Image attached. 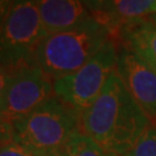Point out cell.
Returning a JSON list of instances; mask_svg holds the SVG:
<instances>
[{"label":"cell","mask_w":156,"mask_h":156,"mask_svg":"<svg viewBox=\"0 0 156 156\" xmlns=\"http://www.w3.org/2000/svg\"><path fill=\"white\" fill-rule=\"evenodd\" d=\"M153 123L113 72L97 100L80 113V132L123 156Z\"/></svg>","instance_id":"obj_1"},{"label":"cell","mask_w":156,"mask_h":156,"mask_svg":"<svg viewBox=\"0 0 156 156\" xmlns=\"http://www.w3.org/2000/svg\"><path fill=\"white\" fill-rule=\"evenodd\" d=\"M113 31L93 15L75 28L48 35L38 45L35 62L55 81L78 71L112 39Z\"/></svg>","instance_id":"obj_2"},{"label":"cell","mask_w":156,"mask_h":156,"mask_svg":"<svg viewBox=\"0 0 156 156\" xmlns=\"http://www.w3.org/2000/svg\"><path fill=\"white\" fill-rule=\"evenodd\" d=\"M13 142L33 156L59 153L80 131V113L57 96L12 122Z\"/></svg>","instance_id":"obj_3"},{"label":"cell","mask_w":156,"mask_h":156,"mask_svg":"<svg viewBox=\"0 0 156 156\" xmlns=\"http://www.w3.org/2000/svg\"><path fill=\"white\" fill-rule=\"evenodd\" d=\"M46 36L36 1H13L0 29V66L11 71L34 64Z\"/></svg>","instance_id":"obj_4"},{"label":"cell","mask_w":156,"mask_h":156,"mask_svg":"<svg viewBox=\"0 0 156 156\" xmlns=\"http://www.w3.org/2000/svg\"><path fill=\"white\" fill-rule=\"evenodd\" d=\"M117 55L118 46L111 39L78 71L55 80V96L81 113L97 100L116 72Z\"/></svg>","instance_id":"obj_5"},{"label":"cell","mask_w":156,"mask_h":156,"mask_svg":"<svg viewBox=\"0 0 156 156\" xmlns=\"http://www.w3.org/2000/svg\"><path fill=\"white\" fill-rule=\"evenodd\" d=\"M55 95L53 81L36 64L7 71L0 113L11 122L26 116Z\"/></svg>","instance_id":"obj_6"},{"label":"cell","mask_w":156,"mask_h":156,"mask_svg":"<svg viewBox=\"0 0 156 156\" xmlns=\"http://www.w3.org/2000/svg\"><path fill=\"white\" fill-rule=\"evenodd\" d=\"M116 72L138 105L156 122V73L125 45L118 48Z\"/></svg>","instance_id":"obj_7"},{"label":"cell","mask_w":156,"mask_h":156,"mask_svg":"<svg viewBox=\"0 0 156 156\" xmlns=\"http://www.w3.org/2000/svg\"><path fill=\"white\" fill-rule=\"evenodd\" d=\"M36 5L48 35L67 31L93 16L87 1L39 0L36 1Z\"/></svg>","instance_id":"obj_8"},{"label":"cell","mask_w":156,"mask_h":156,"mask_svg":"<svg viewBox=\"0 0 156 156\" xmlns=\"http://www.w3.org/2000/svg\"><path fill=\"white\" fill-rule=\"evenodd\" d=\"M93 15L105 23L112 31L125 22L147 19L156 14V0H116L87 1Z\"/></svg>","instance_id":"obj_9"},{"label":"cell","mask_w":156,"mask_h":156,"mask_svg":"<svg viewBox=\"0 0 156 156\" xmlns=\"http://www.w3.org/2000/svg\"><path fill=\"white\" fill-rule=\"evenodd\" d=\"M117 33L123 45L139 57L156 73V26L148 19L123 23Z\"/></svg>","instance_id":"obj_10"},{"label":"cell","mask_w":156,"mask_h":156,"mask_svg":"<svg viewBox=\"0 0 156 156\" xmlns=\"http://www.w3.org/2000/svg\"><path fill=\"white\" fill-rule=\"evenodd\" d=\"M62 151L65 156H119L104 149L80 131L67 142Z\"/></svg>","instance_id":"obj_11"},{"label":"cell","mask_w":156,"mask_h":156,"mask_svg":"<svg viewBox=\"0 0 156 156\" xmlns=\"http://www.w3.org/2000/svg\"><path fill=\"white\" fill-rule=\"evenodd\" d=\"M123 156H156V122L149 125L135 145Z\"/></svg>","instance_id":"obj_12"},{"label":"cell","mask_w":156,"mask_h":156,"mask_svg":"<svg viewBox=\"0 0 156 156\" xmlns=\"http://www.w3.org/2000/svg\"><path fill=\"white\" fill-rule=\"evenodd\" d=\"M13 142V125L9 119L0 113V147Z\"/></svg>","instance_id":"obj_13"},{"label":"cell","mask_w":156,"mask_h":156,"mask_svg":"<svg viewBox=\"0 0 156 156\" xmlns=\"http://www.w3.org/2000/svg\"><path fill=\"white\" fill-rule=\"evenodd\" d=\"M0 156H33L15 142L0 147Z\"/></svg>","instance_id":"obj_14"},{"label":"cell","mask_w":156,"mask_h":156,"mask_svg":"<svg viewBox=\"0 0 156 156\" xmlns=\"http://www.w3.org/2000/svg\"><path fill=\"white\" fill-rule=\"evenodd\" d=\"M13 1H7V0H0V29L1 26L5 21V17L7 15V13L11 8Z\"/></svg>","instance_id":"obj_15"},{"label":"cell","mask_w":156,"mask_h":156,"mask_svg":"<svg viewBox=\"0 0 156 156\" xmlns=\"http://www.w3.org/2000/svg\"><path fill=\"white\" fill-rule=\"evenodd\" d=\"M6 81H7V71L0 66V101H1V97H2V94H4Z\"/></svg>","instance_id":"obj_16"},{"label":"cell","mask_w":156,"mask_h":156,"mask_svg":"<svg viewBox=\"0 0 156 156\" xmlns=\"http://www.w3.org/2000/svg\"><path fill=\"white\" fill-rule=\"evenodd\" d=\"M147 19H148L149 21H151V22H153L156 26V14H153V15H151V16L147 17Z\"/></svg>","instance_id":"obj_17"},{"label":"cell","mask_w":156,"mask_h":156,"mask_svg":"<svg viewBox=\"0 0 156 156\" xmlns=\"http://www.w3.org/2000/svg\"><path fill=\"white\" fill-rule=\"evenodd\" d=\"M48 156H65V155H64L62 151H59V153H55V154H51V155H48Z\"/></svg>","instance_id":"obj_18"}]
</instances>
